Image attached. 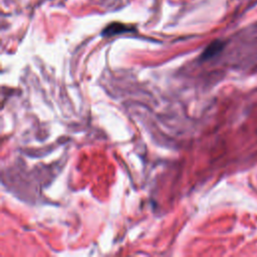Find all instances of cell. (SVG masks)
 Here are the masks:
<instances>
[{
    "label": "cell",
    "instance_id": "obj_1",
    "mask_svg": "<svg viewBox=\"0 0 257 257\" xmlns=\"http://www.w3.org/2000/svg\"><path fill=\"white\" fill-rule=\"evenodd\" d=\"M133 29L130 26H126L124 24L121 23H111L108 26H106L101 35L102 36H113L116 34H120V33H124V32H130Z\"/></svg>",
    "mask_w": 257,
    "mask_h": 257
},
{
    "label": "cell",
    "instance_id": "obj_2",
    "mask_svg": "<svg viewBox=\"0 0 257 257\" xmlns=\"http://www.w3.org/2000/svg\"><path fill=\"white\" fill-rule=\"evenodd\" d=\"M223 46H224V43L219 41V40H216V41L212 42L210 45L207 46V48L202 53L201 59L202 60H208V59L214 57L215 55H217L222 50Z\"/></svg>",
    "mask_w": 257,
    "mask_h": 257
}]
</instances>
